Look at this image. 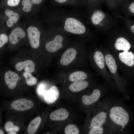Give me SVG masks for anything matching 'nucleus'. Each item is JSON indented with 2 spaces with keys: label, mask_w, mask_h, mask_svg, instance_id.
<instances>
[{
  "label": "nucleus",
  "mask_w": 134,
  "mask_h": 134,
  "mask_svg": "<svg viewBox=\"0 0 134 134\" xmlns=\"http://www.w3.org/2000/svg\"><path fill=\"white\" fill-rule=\"evenodd\" d=\"M134 108V105L132 106ZM121 99L112 97L106 123V134H126L130 133L134 120V109Z\"/></svg>",
  "instance_id": "obj_1"
},
{
  "label": "nucleus",
  "mask_w": 134,
  "mask_h": 134,
  "mask_svg": "<svg viewBox=\"0 0 134 134\" xmlns=\"http://www.w3.org/2000/svg\"><path fill=\"white\" fill-rule=\"evenodd\" d=\"M112 98L111 97H106L98 103L97 112L91 121L90 129L102 128L106 130V123Z\"/></svg>",
  "instance_id": "obj_2"
},
{
  "label": "nucleus",
  "mask_w": 134,
  "mask_h": 134,
  "mask_svg": "<svg viewBox=\"0 0 134 134\" xmlns=\"http://www.w3.org/2000/svg\"><path fill=\"white\" fill-rule=\"evenodd\" d=\"M64 28L66 31L76 34H84L86 31L84 25L77 19L73 17H68L65 20Z\"/></svg>",
  "instance_id": "obj_3"
},
{
  "label": "nucleus",
  "mask_w": 134,
  "mask_h": 134,
  "mask_svg": "<svg viewBox=\"0 0 134 134\" xmlns=\"http://www.w3.org/2000/svg\"><path fill=\"white\" fill-rule=\"evenodd\" d=\"M27 31L31 46L34 49L37 48L39 45L40 31L36 27L33 26L29 27Z\"/></svg>",
  "instance_id": "obj_4"
},
{
  "label": "nucleus",
  "mask_w": 134,
  "mask_h": 134,
  "mask_svg": "<svg viewBox=\"0 0 134 134\" xmlns=\"http://www.w3.org/2000/svg\"><path fill=\"white\" fill-rule=\"evenodd\" d=\"M104 93L98 89L93 90L90 95H85L82 98V100L84 105L89 106L92 105L98 101L102 97H103Z\"/></svg>",
  "instance_id": "obj_5"
},
{
  "label": "nucleus",
  "mask_w": 134,
  "mask_h": 134,
  "mask_svg": "<svg viewBox=\"0 0 134 134\" xmlns=\"http://www.w3.org/2000/svg\"><path fill=\"white\" fill-rule=\"evenodd\" d=\"M12 108L16 110L22 111L28 110L33 106L32 101L25 98L18 99L13 101L11 104Z\"/></svg>",
  "instance_id": "obj_6"
},
{
  "label": "nucleus",
  "mask_w": 134,
  "mask_h": 134,
  "mask_svg": "<svg viewBox=\"0 0 134 134\" xmlns=\"http://www.w3.org/2000/svg\"><path fill=\"white\" fill-rule=\"evenodd\" d=\"M63 40V38L61 35H57L53 40L48 42L46 44L45 47L46 50L48 52H54L61 48L63 46L62 42Z\"/></svg>",
  "instance_id": "obj_7"
},
{
  "label": "nucleus",
  "mask_w": 134,
  "mask_h": 134,
  "mask_svg": "<svg viewBox=\"0 0 134 134\" xmlns=\"http://www.w3.org/2000/svg\"><path fill=\"white\" fill-rule=\"evenodd\" d=\"M19 78V76L16 73L11 70L6 72L4 75L5 82L8 88L13 89L16 86Z\"/></svg>",
  "instance_id": "obj_8"
},
{
  "label": "nucleus",
  "mask_w": 134,
  "mask_h": 134,
  "mask_svg": "<svg viewBox=\"0 0 134 134\" xmlns=\"http://www.w3.org/2000/svg\"><path fill=\"white\" fill-rule=\"evenodd\" d=\"M59 95L57 88L55 86H52L45 92L44 96V100L47 104L52 103L57 100Z\"/></svg>",
  "instance_id": "obj_9"
},
{
  "label": "nucleus",
  "mask_w": 134,
  "mask_h": 134,
  "mask_svg": "<svg viewBox=\"0 0 134 134\" xmlns=\"http://www.w3.org/2000/svg\"><path fill=\"white\" fill-rule=\"evenodd\" d=\"M77 54L76 50L72 48L67 49L63 54L60 61L61 64L66 66L69 64L74 59Z\"/></svg>",
  "instance_id": "obj_10"
},
{
  "label": "nucleus",
  "mask_w": 134,
  "mask_h": 134,
  "mask_svg": "<svg viewBox=\"0 0 134 134\" xmlns=\"http://www.w3.org/2000/svg\"><path fill=\"white\" fill-rule=\"evenodd\" d=\"M25 33L24 31L19 27L14 29L9 36L10 42L12 44H16L21 39L25 37Z\"/></svg>",
  "instance_id": "obj_11"
},
{
  "label": "nucleus",
  "mask_w": 134,
  "mask_h": 134,
  "mask_svg": "<svg viewBox=\"0 0 134 134\" xmlns=\"http://www.w3.org/2000/svg\"><path fill=\"white\" fill-rule=\"evenodd\" d=\"M35 66V64L33 61L28 60L17 63L15 65V68L18 71H21L24 69L25 72L32 73L34 71Z\"/></svg>",
  "instance_id": "obj_12"
},
{
  "label": "nucleus",
  "mask_w": 134,
  "mask_h": 134,
  "mask_svg": "<svg viewBox=\"0 0 134 134\" xmlns=\"http://www.w3.org/2000/svg\"><path fill=\"white\" fill-rule=\"evenodd\" d=\"M68 115V112L66 109L61 108L51 112L50 118L53 121L63 120L67 118Z\"/></svg>",
  "instance_id": "obj_13"
},
{
  "label": "nucleus",
  "mask_w": 134,
  "mask_h": 134,
  "mask_svg": "<svg viewBox=\"0 0 134 134\" xmlns=\"http://www.w3.org/2000/svg\"><path fill=\"white\" fill-rule=\"evenodd\" d=\"M119 57L120 61L126 65L132 66L134 64V54L131 52L125 51L120 53Z\"/></svg>",
  "instance_id": "obj_14"
},
{
  "label": "nucleus",
  "mask_w": 134,
  "mask_h": 134,
  "mask_svg": "<svg viewBox=\"0 0 134 134\" xmlns=\"http://www.w3.org/2000/svg\"><path fill=\"white\" fill-rule=\"evenodd\" d=\"M115 46L117 50H122L124 51H128L131 47L128 41L123 37H119L116 40Z\"/></svg>",
  "instance_id": "obj_15"
},
{
  "label": "nucleus",
  "mask_w": 134,
  "mask_h": 134,
  "mask_svg": "<svg viewBox=\"0 0 134 134\" xmlns=\"http://www.w3.org/2000/svg\"><path fill=\"white\" fill-rule=\"evenodd\" d=\"M89 85L88 82L86 81L82 80L74 81L70 85L69 89L73 92H78L86 88Z\"/></svg>",
  "instance_id": "obj_16"
},
{
  "label": "nucleus",
  "mask_w": 134,
  "mask_h": 134,
  "mask_svg": "<svg viewBox=\"0 0 134 134\" xmlns=\"http://www.w3.org/2000/svg\"><path fill=\"white\" fill-rule=\"evenodd\" d=\"M5 13L9 18L6 22V25L8 27H11L17 22L19 19V15L18 13L8 9L5 10Z\"/></svg>",
  "instance_id": "obj_17"
},
{
  "label": "nucleus",
  "mask_w": 134,
  "mask_h": 134,
  "mask_svg": "<svg viewBox=\"0 0 134 134\" xmlns=\"http://www.w3.org/2000/svg\"><path fill=\"white\" fill-rule=\"evenodd\" d=\"M41 121L40 117H36L29 124L27 129L28 133L29 134H34L37 131Z\"/></svg>",
  "instance_id": "obj_18"
},
{
  "label": "nucleus",
  "mask_w": 134,
  "mask_h": 134,
  "mask_svg": "<svg viewBox=\"0 0 134 134\" xmlns=\"http://www.w3.org/2000/svg\"><path fill=\"white\" fill-rule=\"evenodd\" d=\"M87 77V74L81 71H77L71 73L69 76V80L71 82L82 80Z\"/></svg>",
  "instance_id": "obj_19"
},
{
  "label": "nucleus",
  "mask_w": 134,
  "mask_h": 134,
  "mask_svg": "<svg viewBox=\"0 0 134 134\" xmlns=\"http://www.w3.org/2000/svg\"><path fill=\"white\" fill-rule=\"evenodd\" d=\"M105 58L106 64L110 72L112 73H115L117 70V67L114 59L109 54L106 55Z\"/></svg>",
  "instance_id": "obj_20"
},
{
  "label": "nucleus",
  "mask_w": 134,
  "mask_h": 134,
  "mask_svg": "<svg viewBox=\"0 0 134 134\" xmlns=\"http://www.w3.org/2000/svg\"><path fill=\"white\" fill-rule=\"evenodd\" d=\"M104 13L99 10H95L91 17L92 23L95 25H98L100 22L105 17Z\"/></svg>",
  "instance_id": "obj_21"
},
{
  "label": "nucleus",
  "mask_w": 134,
  "mask_h": 134,
  "mask_svg": "<svg viewBox=\"0 0 134 134\" xmlns=\"http://www.w3.org/2000/svg\"><path fill=\"white\" fill-rule=\"evenodd\" d=\"M42 0H23L22 3L24 7L23 10L26 12H29L31 10L32 5L34 4H39L41 3Z\"/></svg>",
  "instance_id": "obj_22"
},
{
  "label": "nucleus",
  "mask_w": 134,
  "mask_h": 134,
  "mask_svg": "<svg viewBox=\"0 0 134 134\" xmlns=\"http://www.w3.org/2000/svg\"><path fill=\"white\" fill-rule=\"evenodd\" d=\"M95 61L100 69H103L104 66V57L102 53L100 51H97L94 53V56Z\"/></svg>",
  "instance_id": "obj_23"
},
{
  "label": "nucleus",
  "mask_w": 134,
  "mask_h": 134,
  "mask_svg": "<svg viewBox=\"0 0 134 134\" xmlns=\"http://www.w3.org/2000/svg\"><path fill=\"white\" fill-rule=\"evenodd\" d=\"M23 75L25 78L26 83L28 85L32 86L36 83V78L33 76L31 73L24 72L23 73Z\"/></svg>",
  "instance_id": "obj_24"
},
{
  "label": "nucleus",
  "mask_w": 134,
  "mask_h": 134,
  "mask_svg": "<svg viewBox=\"0 0 134 134\" xmlns=\"http://www.w3.org/2000/svg\"><path fill=\"white\" fill-rule=\"evenodd\" d=\"M79 133V129L74 124L68 125L65 128V133L66 134H78Z\"/></svg>",
  "instance_id": "obj_25"
},
{
  "label": "nucleus",
  "mask_w": 134,
  "mask_h": 134,
  "mask_svg": "<svg viewBox=\"0 0 134 134\" xmlns=\"http://www.w3.org/2000/svg\"><path fill=\"white\" fill-rule=\"evenodd\" d=\"M4 128L6 131L8 132L12 131L17 132L19 130V127L14 125L11 121H8L5 123Z\"/></svg>",
  "instance_id": "obj_26"
},
{
  "label": "nucleus",
  "mask_w": 134,
  "mask_h": 134,
  "mask_svg": "<svg viewBox=\"0 0 134 134\" xmlns=\"http://www.w3.org/2000/svg\"><path fill=\"white\" fill-rule=\"evenodd\" d=\"M89 134H106V132L105 128H92L89 131Z\"/></svg>",
  "instance_id": "obj_27"
},
{
  "label": "nucleus",
  "mask_w": 134,
  "mask_h": 134,
  "mask_svg": "<svg viewBox=\"0 0 134 134\" xmlns=\"http://www.w3.org/2000/svg\"><path fill=\"white\" fill-rule=\"evenodd\" d=\"M8 40L7 36L5 34H1L0 35V47L1 48L6 43Z\"/></svg>",
  "instance_id": "obj_28"
},
{
  "label": "nucleus",
  "mask_w": 134,
  "mask_h": 134,
  "mask_svg": "<svg viewBox=\"0 0 134 134\" xmlns=\"http://www.w3.org/2000/svg\"><path fill=\"white\" fill-rule=\"evenodd\" d=\"M20 0H8L7 4L8 5L11 7H14L18 5Z\"/></svg>",
  "instance_id": "obj_29"
},
{
  "label": "nucleus",
  "mask_w": 134,
  "mask_h": 134,
  "mask_svg": "<svg viewBox=\"0 0 134 134\" xmlns=\"http://www.w3.org/2000/svg\"><path fill=\"white\" fill-rule=\"evenodd\" d=\"M37 92L38 94L40 95H43L45 93L44 86L42 85H40L38 86L37 89Z\"/></svg>",
  "instance_id": "obj_30"
},
{
  "label": "nucleus",
  "mask_w": 134,
  "mask_h": 134,
  "mask_svg": "<svg viewBox=\"0 0 134 134\" xmlns=\"http://www.w3.org/2000/svg\"><path fill=\"white\" fill-rule=\"evenodd\" d=\"M128 9L131 13L134 14V1L130 3L128 6Z\"/></svg>",
  "instance_id": "obj_31"
},
{
  "label": "nucleus",
  "mask_w": 134,
  "mask_h": 134,
  "mask_svg": "<svg viewBox=\"0 0 134 134\" xmlns=\"http://www.w3.org/2000/svg\"><path fill=\"white\" fill-rule=\"evenodd\" d=\"M130 28L131 31L134 34V23L130 26Z\"/></svg>",
  "instance_id": "obj_32"
},
{
  "label": "nucleus",
  "mask_w": 134,
  "mask_h": 134,
  "mask_svg": "<svg viewBox=\"0 0 134 134\" xmlns=\"http://www.w3.org/2000/svg\"><path fill=\"white\" fill-rule=\"evenodd\" d=\"M60 3H63L65 2L67 0H54Z\"/></svg>",
  "instance_id": "obj_33"
},
{
  "label": "nucleus",
  "mask_w": 134,
  "mask_h": 134,
  "mask_svg": "<svg viewBox=\"0 0 134 134\" xmlns=\"http://www.w3.org/2000/svg\"><path fill=\"white\" fill-rule=\"evenodd\" d=\"M8 134H16L17 133L15 132L12 131L9 132V133H7Z\"/></svg>",
  "instance_id": "obj_34"
},
{
  "label": "nucleus",
  "mask_w": 134,
  "mask_h": 134,
  "mask_svg": "<svg viewBox=\"0 0 134 134\" xmlns=\"http://www.w3.org/2000/svg\"><path fill=\"white\" fill-rule=\"evenodd\" d=\"M0 134H4V132H3V131L1 130H0Z\"/></svg>",
  "instance_id": "obj_35"
}]
</instances>
